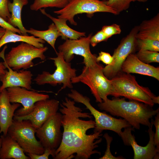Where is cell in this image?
<instances>
[{"instance_id": "obj_13", "label": "cell", "mask_w": 159, "mask_h": 159, "mask_svg": "<svg viewBox=\"0 0 159 159\" xmlns=\"http://www.w3.org/2000/svg\"><path fill=\"white\" fill-rule=\"evenodd\" d=\"M6 89L10 102L19 103L23 106L15 111L14 115L15 116L29 114L33 110L36 102L49 98L48 95L40 93L21 87H9Z\"/></svg>"}, {"instance_id": "obj_36", "label": "cell", "mask_w": 159, "mask_h": 159, "mask_svg": "<svg viewBox=\"0 0 159 159\" xmlns=\"http://www.w3.org/2000/svg\"><path fill=\"white\" fill-rule=\"evenodd\" d=\"M0 26L6 29L10 30L14 33L21 34L19 30L12 26L0 16Z\"/></svg>"}, {"instance_id": "obj_32", "label": "cell", "mask_w": 159, "mask_h": 159, "mask_svg": "<svg viewBox=\"0 0 159 159\" xmlns=\"http://www.w3.org/2000/svg\"><path fill=\"white\" fill-rule=\"evenodd\" d=\"M9 0H0V16L8 22L11 17L8 7Z\"/></svg>"}, {"instance_id": "obj_38", "label": "cell", "mask_w": 159, "mask_h": 159, "mask_svg": "<svg viewBox=\"0 0 159 159\" xmlns=\"http://www.w3.org/2000/svg\"><path fill=\"white\" fill-rule=\"evenodd\" d=\"M6 29L1 27H0V40L4 34Z\"/></svg>"}, {"instance_id": "obj_11", "label": "cell", "mask_w": 159, "mask_h": 159, "mask_svg": "<svg viewBox=\"0 0 159 159\" xmlns=\"http://www.w3.org/2000/svg\"><path fill=\"white\" fill-rule=\"evenodd\" d=\"M62 115L57 112L36 129L35 135L45 149L55 152L61 142Z\"/></svg>"}, {"instance_id": "obj_18", "label": "cell", "mask_w": 159, "mask_h": 159, "mask_svg": "<svg viewBox=\"0 0 159 159\" xmlns=\"http://www.w3.org/2000/svg\"><path fill=\"white\" fill-rule=\"evenodd\" d=\"M17 103L11 104L6 89L0 92V135L7 134V130L12 123L16 110L20 106Z\"/></svg>"}, {"instance_id": "obj_29", "label": "cell", "mask_w": 159, "mask_h": 159, "mask_svg": "<svg viewBox=\"0 0 159 159\" xmlns=\"http://www.w3.org/2000/svg\"><path fill=\"white\" fill-rule=\"evenodd\" d=\"M103 137L105 139L106 143V150L103 156L99 158L100 159H123L125 158L122 156L115 157L111 153L110 150V147L111 143L113 140L112 138L110 136L108 133H105Z\"/></svg>"}, {"instance_id": "obj_3", "label": "cell", "mask_w": 159, "mask_h": 159, "mask_svg": "<svg viewBox=\"0 0 159 159\" xmlns=\"http://www.w3.org/2000/svg\"><path fill=\"white\" fill-rule=\"evenodd\" d=\"M110 80L112 88L110 95L114 97H123L152 107L159 103V96H156L148 88L140 85L135 76L130 74L121 71Z\"/></svg>"}, {"instance_id": "obj_37", "label": "cell", "mask_w": 159, "mask_h": 159, "mask_svg": "<svg viewBox=\"0 0 159 159\" xmlns=\"http://www.w3.org/2000/svg\"><path fill=\"white\" fill-rule=\"evenodd\" d=\"M6 68L3 62H0V76L4 73Z\"/></svg>"}, {"instance_id": "obj_4", "label": "cell", "mask_w": 159, "mask_h": 159, "mask_svg": "<svg viewBox=\"0 0 159 159\" xmlns=\"http://www.w3.org/2000/svg\"><path fill=\"white\" fill-rule=\"evenodd\" d=\"M103 67L99 62L91 67L85 66L80 75L71 79L72 84L81 82L87 86L96 101L98 103L108 99L112 88L110 80L103 73Z\"/></svg>"}, {"instance_id": "obj_23", "label": "cell", "mask_w": 159, "mask_h": 159, "mask_svg": "<svg viewBox=\"0 0 159 159\" xmlns=\"http://www.w3.org/2000/svg\"><path fill=\"white\" fill-rule=\"evenodd\" d=\"M19 42H26L38 48L44 47V44L45 42L44 40L33 35H19L10 30L6 29L4 34L0 40V48L7 43Z\"/></svg>"}, {"instance_id": "obj_12", "label": "cell", "mask_w": 159, "mask_h": 159, "mask_svg": "<svg viewBox=\"0 0 159 159\" xmlns=\"http://www.w3.org/2000/svg\"><path fill=\"white\" fill-rule=\"evenodd\" d=\"M92 33L87 37H82L75 40L67 39L65 42L59 46V52L62 53L65 61L70 62L74 58V54L82 57L85 66L91 67L98 62L97 56L92 54L90 48V40Z\"/></svg>"}, {"instance_id": "obj_28", "label": "cell", "mask_w": 159, "mask_h": 159, "mask_svg": "<svg viewBox=\"0 0 159 159\" xmlns=\"http://www.w3.org/2000/svg\"><path fill=\"white\" fill-rule=\"evenodd\" d=\"M138 58L142 62L147 64L159 62V53L149 50H140L135 54Z\"/></svg>"}, {"instance_id": "obj_34", "label": "cell", "mask_w": 159, "mask_h": 159, "mask_svg": "<svg viewBox=\"0 0 159 159\" xmlns=\"http://www.w3.org/2000/svg\"><path fill=\"white\" fill-rule=\"evenodd\" d=\"M96 60L98 62L101 61L107 65H109L112 63L113 58L110 53L101 51L99 53V55L97 56Z\"/></svg>"}, {"instance_id": "obj_19", "label": "cell", "mask_w": 159, "mask_h": 159, "mask_svg": "<svg viewBox=\"0 0 159 159\" xmlns=\"http://www.w3.org/2000/svg\"><path fill=\"white\" fill-rule=\"evenodd\" d=\"M1 146L0 149L1 159H30L25 154L23 150L18 143L7 134L2 135Z\"/></svg>"}, {"instance_id": "obj_10", "label": "cell", "mask_w": 159, "mask_h": 159, "mask_svg": "<svg viewBox=\"0 0 159 159\" xmlns=\"http://www.w3.org/2000/svg\"><path fill=\"white\" fill-rule=\"evenodd\" d=\"M138 31V25L132 28L115 50L112 56V63L103 67V73L109 79H111L121 71L122 66L127 57L136 50L137 34Z\"/></svg>"}, {"instance_id": "obj_17", "label": "cell", "mask_w": 159, "mask_h": 159, "mask_svg": "<svg viewBox=\"0 0 159 159\" xmlns=\"http://www.w3.org/2000/svg\"><path fill=\"white\" fill-rule=\"evenodd\" d=\"M121 71L147 75L159 80V68L143 62L134 53H131L127 57L122 66Z\"/></svg>"}, {"instance_id": "obj_14", "label": "cell", "mask_w": 159, "mask_h": 159, "mask_svg": "<svg viewBox=\"0 0 159 159\" xmlns=\"http://www.w3.org/2000/svg\"><path fill=\"white\" fill-rule=\"evenodd\" d=\"M149 127L148 132L149 140L146 145L142 146L138 145L135 140V137L132 135V132L134 128L130 126L124 128L119 136L121 137L124 144L131 146L134 151V159H158L159 158V149L157 148L154 143V132L153 130V124Z\"/></svg>"}, {"instance_id": "obj_40", "label": "cell", "mask_w": 159, "mask_h": 159, "mask_svg": "<svg viewBox=\"0 0 159 159\" xmlns=\"http://www.w3.org/2000/svg\"><path fill=\"white\" fill-rule=\"evenodd\" d=\"M104 1H107L108 0H101Z\"/></svg>"}, {"instance_id": "obj_30", "label": "cell", "mask_w": 159, "mask_h": 159, "mask_svg": "<svg viewBox=\"0 0 159 159\" xmlns=\"http://www.w3.org/2000/svg\"><path fill=\"white\" fill-rule=\"evenodd\" d=\"M101 30L108 38L113 35L120 34L121 32L120 26L116 24L103 26Z\"/></svg>"}, {"instance_id": "obj_8", "label": "cell", "mask_w": 159, "mask_h": 159, "mask_svg": "<svg viewBox=\"0 0 159 159\" xmlns=\"http://www.w3.org/2000/svg\"><path fill=\"white\" fill-rule=\"evenodd\" d=\"M55 57L49 59L53 61L56 69L53 74L47 71H43L38 74L34 80L38 85L49 84L53 86L62 84L60 90L67 87L72 89L73 87L71 79L76 75V70L72 67L71 64L64 60L63 54L59 52Z\"/></svg>"}, {"instance_id": "obj_2", "label": "cell", "mask_w": 159, "mask_h": 159, "mask_svg": "<svg viewBox=\"0 0 159 159\" xmlns=\"http://www.w3.org/2000/svg\"><path fill=\"white\" fill-rule=\"evenodd\" d=\"M99 109L114 116L122 118L134 129L139 130L140 125L150 127V120L159 112V108L133 100L126 101L125 98L114 97L111 100L98 103Z\"/></svg>"}, {"instance_id": "obj_41", "label": "cell", "mask_w": 159, "mask_h": 159, "mask_svg": "<svg viewBox=\"0 0 159 159\" xmlns=\"http://www.w3.org/2000/svg\"></svg>"}, {"instance_id": "obj_15", "label": "cell", "mask_w": 159, "mask_h": 159, "mask_svg": "<svg viewBox=\"0 0 159 159\" xmlns=\"http://www.w3.org/2000/svg\"><path fill=\"white\" fill-rule=\"evenodd\" d=\"M59 105V102L55 99L40 100L35 103L33 110L30 113L22 116H14L13 119L28 120L37 129L57 112Z\"/></svg>"}, {"instance_id": "obj_9", "label": "cell", "mask_w": 159, "mask_h": 159, "mask_svg": "<svg viewBox=\"0 0 159 159\" xmlns=\"http://www.w3.org/2000/svg\"><path fill=\"white\" fill-rule=\"evenodd\" d=\"M54 12L58 15V18L66 19L74 25H77L74 18L78 14L86 13L88 17L99 12L118 15L116 11L107 5L106 1L101 0H70L64 8Z\"/></svg>"}, {"instance_id": "obj_22", "label": "cell", "mask_w": 159, "mask_h": 159, "mask_svg": "<svg viewBox=\"0 0 159 159\" xmlns=\"http://www.w3.org/2000/svg\"><path fill=\"white\" fill-rule=\"evenodd\" d=\"M44 15L50 18L54 22L57 29L61 33L62 39L66 40H75L85 36V32L77 31L68 26L66 23L67 20L64 18H57L47 13L44 9H39Z\"/></svg>"}, {"instance_id": "obj_7", "label": "cell", "mask_w": 159, "mask_h": 159, "mask_svg": "<svg viewBox=\"0 0 159 159\" xmlns=\"http://www.w3.org/2000/svg\"><path fill=\"white\" fill-rule=\"evenodd\" d=\"M36 129L28 120L13 119L7 134L18 143L25 153L40 155L45 149L36 138Z\"/></svg>"}, {"instance_id": "obj_27", "label": "cell", "mask_w": 159, "mask_h": 159, "mask_svg": "<svg viewBox=\"0 0 159 159\" xmlns=\"http://www.w3.org/2000/svg\"><path fill=\"white\" fill-rule=\"evenodd\" d=\"M149 50L158 52L159 41L137 38L136 50Z\"/></svg>"}, {"instance_id": "obj_39", "label": "cell", "mask_w": 159, "mask_h": 159, "mask_svg": "<svg viewBox=\"0 0 159 159\" xmlns=\"http://www.w3.org/2000/svg\"><path fill=\"white\" fill-rule=\"evenodd\" d=\"M2 139L1 137H0V149L1 146V144H2Z\"/></svg>"}, {"instance_id": "obj_21", "label": "cell", "mask_w": 159, "mask_h": 159, "mask_svg": "<svg viewBox=\"0 0 159 159\" xmlns=\"http://www.w3.org/2000/svg\"><path fill=\"white\" fill-rule=\"evenodd\" d=\"M28 0H13L12 2L9 0L8 7L11 14V17L8 21L10 24L18 27L21 35H28L27 29L24 26L21 19V11L24 6L27 5Z\"/></svg>"}, {"instance_id": "obj_1", "label": "cell", "mask_w": 159, "mask_h": 159, "mask_svg": "<svg viewBox=\"0 0 159 159\" xmlns=\"http://www.w3.org/2000/svg\"><path fill=\"white\" fill-rule=\"evenodd\" d=\"M59 111L62 115V126L63 128L61 142L55 152L54 159H88L94 154L100 155L95 149L102 141V132L88 135L89 130L94 128L95 122L90 119V113L82 112V109L75 105L74 100L66 97L60 104Z\"/></svg>"}, {"instance_id": "obj_25", "label": "cell", "mask_w": 159, "mask_h": 159, "mask_svg": "<svg viewBox=\"0 0 159 159\" xmlns=\"http://www.w3.org/2000/svg\"><path fill=\"white\" fill-rule=\"evenodd\" d=\"M70 0H34L30 5L32 11H37L39 9L47 7H57L62 9L69 3Z\"/></svg>"}, {"instance_id": "obj_31", "label": "cell", "mask_w": 159, "mask_h": 159, "mask_svg": "<svg viewBox=\"0 0 159 159\" xmlns=\"http://www.w3.org/2000/svg\"><path fill=\"white\" fill-rule=\"evenodd\" d=\"M108 39L101 30L94 36L91 37L90 40V44L94 47L100 42L107 41Z\"/></svg>"}, {"instance_id": "obj_33", "label": "cell", "mask_w": 159, "mask_h": 159, "mask_svg": "<svg viewBox=\"0 0 159 159\" xmlns=\"http://www.w3.org/2000/svg\"><path fill=\"white\" fill-rule=\"evenodd\" d=\"M155 117V119L151 121L155 128V132L154 133V141L155 146L159 149V112H158Z\"/></svg>"}, {"instance_id": "obj_26", "label": "cell", "mask_w": 159, "mask_h": 159, "mask_svg": "<svg viewBox=\"0 0 159 159\" xmlns=\"http://www.w3.org/2000/svg\"><path fill=\"white\" fill-rule=\"evenodd\" d=\"M148 0H108L107 5L117 12L118 14L125 11L130 7L132 2L137 1L140 2H145Z\"/></svg>"}, {"instance_id": "obj_35", "label": "cell", "mask_w": 159, "mask_h": 159, "mask_svg": "<svg viewBox=\"0 0 159 159\" xmlns=\"http://www.w3.org/2000/svg\"><path fill=\"white\" fill-rule=\"evenodd\" d=\"M30 159H48L50 155H51L53 158L55 157L54 153L50 150L45 149L44 153L40 155L31 153H26Z\"/></svg>"}, {"instance_id": "obj_20", "label": "cell", "mask_w": 159, "mask_h": 159, "mask_svg": "<svg viewBox=\"0 0 159 159\" xmlns=\"http://www.w3.org/2000/svg\"><path fill=\"white\" fill-rule=\"evenodd\" d=\"M137 38L159 41V13L138 25Z\"/></svg>"}, {"instance_id": "obj_6", "label": "cell", "mask_w": 159, "mask_h": 159, "mask_svg": "<svg viewBox=\"0 0 159 159\" xmlns=\"http://www.w3.org/2000/svg\"><path fill=\"white\" fill-rule=\"evenodd\" d=\"M67 95L75 102L84 104L86 109L90 110V114L95 118V125L94 132H102L103 130H108L115 132L120 136L123 128L131 126L123 119L115 118L97 110L91 105L89 97L83 95L75 90L72 89L71 92Z\"/></svg>"}, {"instance_id": "obj_24", "label": "cell", "mask_w": 159, "mask_h": 159, "mask_svg": "<svg viewBox=\"0 0 159 159\" xmlns=\"http://www.w3.org/2000/svg\"><path fill=\"white\" fill-rule=\"evenodd\" d=\"M27 32L47 42L57 53L55 47V42L57 39L60 36L61 37L62 35L54 23L50 24L47 30H38L31 28L27 29Z\"/></svg>"}, {"instance_id": "obj_5", "label": "cell", "mask_w": 159, "mask_h": 159, "mask_svg": "<svg viewBox=\"0 0 159 159\" xmlns=\"http://www.w3.org/2000/svg\"><path fill=\"white\" fill-rule=\"evenodd\" d=\"M47 49L46 47L38 48L22 42L17 46L12 47L5 56L4 50L0 53V57L13 70H25L34 66L32 60L34 59L39 58L42 60H45L46 57L44 53Z\"/></svg>"}, {"instance_id": "obj_16", "label": "cell", "mask_w": 159, "mask_h": 159, "mask_svg": "<svg viewBox=\"0 0 159 159\" xmlns=\"http://www.w3.org/2000/svg\"><path fill=\"white\" fill-rule=\"evenodd\" d=\"M3 63L8 71L6 70L4 73L0 76V80L2 82L0 92L7 88L14 87L31 89L33 75L30 71L23 69L18 72L13 70L4 61Z\"/></svg>"}]
</instances>
